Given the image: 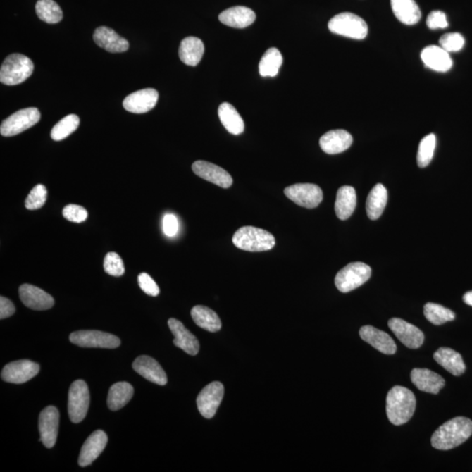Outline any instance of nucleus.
Segmentation results:
<instances>
[{"instance_id": "f257e3e1", "label": "nucleus", "mask_w": 472, "mask_h": 472, "mask_svg": "<svg viewBox=\"0 0 472 472\" xmlns=\"http://www.w3.org/2000/svg\"><path fill=\"white\" fill-rule=\"evenodd\" d=\"M471 435L472 421L466 417H456L442 424L434 432L431 445L437 449H452L464 444Z\"/></svg>"}, {"instance_id": "f03ea898", "label": "nucleus", "mask_w": 472, "mask_h": 472, "mask_svg": "<svg viewBox=\"0 0 472 472\" xmlns=\"http://www.w3.org/2000/svg\"><path fill=\"white\" fill-rule=\"evenodd\" d=\"M386 405L388 420L392 424L400 426L412 418L416 399L409 388L395 386L388 392Z\"/></svg>"}, {"instance_id": "7ed1b4c3", "label": "nucleus", "mask_w": 472, "mask_h": 472, "mask_svg": "<svg viewBox=\"0 0 472 472\" xmlns=\"http://www.w3.org/2000/svg\"><path fill=\"white\" fill-rule=\"evenodd\" d=\"M232 240L238 249L249 252L268 251L275 245V239L270 232L251 226L239 228Z\"/></svg>"}, {"instance_id": "20e7f679", "label": "nucleus", "mask_w": 472, "mask_h": 472, "mask_svg": "<svg viewBox=\"0 0 472 472\" xmlns=\"http://www.w3.org/2000/svg\"><path fill=\"white\" fill-rule=\"evenodd\" d=\"M34 68V63L27 56L20 54H11L0 68V82L8 86L20 85L30 77Z\"/></svg>"}, {"instance_id": "39448f33", "label": "nucleus", "mask_w": 472, "mask_h": 472, "mask_svg": "<svg viewBox=\"0 0 472 472\" xmlns=\"http://www.w3.org/2000/svg\"><path fill=\"white\" fill-rule=\"evenodd\" d=\"M329 30L344 37L363 39L368 34V27L361 17L351 13H342L332 18L328 23Z\"/></svg>"}, {"instance_id": "423d86ee", "label": "nucleus", "mask_w": 472, "mask_h": 472, "mask_svg": "<svg viewBox=\"0 0 472 472\" xmlns=\"http://www.w3.org/2000/svg\"><path fill=\"white\" fill-rule=\"evenodd\" d=\"M372 270L364 263H352L337 272L335 285L340 292L347 293L364 285L371 278Z\"/></svg>"}, {"instance_id": "0eeeda50", "label": "nucleus", "mask_w": 472, "mask_h": 472, "mask_svg": "<svg viewBox=\"0 0 472 472\" xmlns=\"http://www.w3.org/2000/svg\"><path fill=\"white\" fill-rule=\"evenodd\" d=\"M89 391L85 380L73 383L68 392V416L72 423H79L85 418L89 406Z\"/></svg>"}, {"instance_id": "6e6552de", "label": "nucleus", "mask_w": 472, "mask_h": 472, "mask_svg": "<svg viewBox=\"0 0 472 472\" xmlns=\"http://www.w3.org/2000/svg\"><path fill=\"white\" fill-rule=\"evenodd\" d=\"M41 113L37 108H23L9 118L4 120L0 126V133L3 137H13L39 123Z\"/></svg>"}, {"instance_id": "1a4fd4ad", "label": "nucleus", "mask_w": 472, "mask_h": 472, "mask_svg": "<svg viewBox=\"0 0 472 472\" xmlns=\"http://www.w3.org/2000/svg\"><path fill=\"white\" fill-rule=\"evenodd\" d=\"M70 342L81 347L114 349L121 344L117 336L99 330H78L70 334Z\"/></svg>"}, {"instance_id": "9d476101", "label": "nucleus", "mask_w": 472, "mask_h": 472, "mask_svg": "<svg viewBox=\"0 0 472 472\" xmlns=\"http://www.w3.org/2000/svg\"><path fill=\"white\" fill-rule=\"evenodd\" d=\"M285 194L297 205L306 209H315L323 201L321 188L315 184L292 185L285 189Z\"/></svg>"}, {"instance_id": "9b49d317", "label": "nucleus", "mask_w": 472, "mask_h": 472, "mask_svg": "<svg viewBox=\"0 0 472 472\" xmlns=\"http://www.w3.org/2000/svg\"><path fill=\"white\" fill-rule=\"evenodd\" d=\"M223 385L218 381H214L203 388L197 397V406L201 416L206 419H211L216 416L217 409L223 402Z\"/></svg>"}, {"instance_id": "f8f14e48", "label": "nucleus", "mask_w": 472, "mask_h": 472, "mask_svg": "<svg viewBox=\"0 0 472 472\" xmlns=\"http://www.w3.org/2000/svg\"><path fill=\"white\" fill-rule=\"evenodd\" d=\"M60 413L56 406H49L43 409L39 417V430L41 441L46 448L56 445L59 431Z\"/></svg>"}, {"instance_id": "ddd939ff", "label": "nucleus", "mask_w": 472, "mask_h": 472, "mask_svg": "<svg viewBox=\"0 0 472 472\" xmlns=\"http://www.w3.org/2000/svg\"><path fill=\"white\" fill-rule=\"evenodd\" d=\"M39 366L37 363L23 359L9 363L1 372V378L6 383L23 384L38 375Z\"/></svg>"}, {"instance_id": "4468645a", "label": "nucleus", "mask_w": 472, "mask_h": 472, "mask_svg": "<svg viewBox=\"0 0 472 472\" xmlns=\"http://www.w3.org/2000/svg\"><path fill=\"white\" fill-rule=\"evenodd\" d=\"M388 326L397 339L406 347L417 349L422 347L424 342V334L416 326L397 318H391L388 321Z\"/></svg>"}, {"instance_id": "2eb2a0df", "label": "nucleus", "mask_w": 472, "mask_h": 472, "mask_svg": "<svg viewBox=\"0 0 472 472\" xmlns=\"http://www.w3.org/2000/svg\"><path fill=\"white\" fill-rule=\"evenodd\" d=\"M192 169L196 175L218 187L230 188L233 184V179L230 174L226 170L212 163L198 161L192 164Z\"/></svg>"}, {"instance_id": "dca6fc26", "label": "nucleus", "mask_w": 472, "mask_h": 472, "mask_svg": "<svg viewBox=\"0 0 472 472\" xmlns=\"http://www.w3.org/2000/svg\"><path fill=\"white\" fill-rule=\"evenodd\" d=\"M159 100V93L154 89H144L129 94L123 101V106L127 111L135 114H143L156 106Z\"/></svg>"}, {"instance_id": "f3484780", "label": "nucleus", "mask_w": 472, "mask_h": 472, "mask_svg": "<svg viewBox=\"0 0 472 472\" xmlns=\"http://www.w3.org/2000/svg\"><path fill=\"white\" fill-rule=\"evenodd\" d=\"M359 336L380 353L387 355L397 353V344L390 334L383 330L373 328L372 325H365L359 330Z\"/></svg>"}, {"instance_id": "a211bd4d", "label": "nucleus", "mask_w": 472, "mask_h": 472, "mask_svg": "<svg viewBox=\"0 0 472 472\" xmlns=\"http://www.w3.org/2000/svg\"><path fill=\"white\" fill-rule=\"evenodd\" d=\"M19 293L20 300L32 310L46 311L54 306L53 297L39 287L25 283L20 287Z\"/></svg>"}, {"instance_id": "6ab92c4d", "label": "nucleus", "mask_w": 472, "mask_h": 472, "mask_svg": "<svg viewBox=\"0 0 472 472\" xmlns=\"http://www.w3.org/2000/svg\"><path fill=\"white\" fill-rule=\"evenodd\" d=\"M108 437L103 430H97L89 435L83 445L78 459L79 466L86 467L90 466L100 456L106 447Z\"/></svg>"}, {"instance_id": "aec40b11", "label": "nucleus", "mask_w": 472, "mask_h": 472, "mask_svg": "<svg viewBox=\"0 0 472 472\" xmlns=\"http://www.w3.org/2000/svg\"><path fill=\"white\" fill-rule=\"evenodd\" d=\"M133 369L145 379L151 383L165 386L167 383V376L164 369L154 359L149 356L142 355L134 361Z\"/></svg>"}, {"instance_id": "412c9836", "label": "nucleus", "mask_w": 472, "mask_h": 472, "mask_svg": "<svg viewBox=\"0 0 472 472\" xmlns=\"http://www.w3.org/2000/svg\"><path fill=\"white\" fill-rule=\"evenodd\" d=\"M168 325L174 337L173 344L187 354L194 356L199 353V343L197 337L190 330L185 328L180 321L170 318Z\"/></svg>"}, {"instance_id": "4be33fe9", "label": "nucleus", "mask_w": 472, "mask_h": 472, "mask_svg": "<svg viewBox=\"0 0 472 472\" xmlns=\"http://www.w3.org/2000/svg\"><path fill=\"white\" fill-rule=\"evenodd\" d=\"M353 141V137L347 130H333L321 137L319 144L323 151L333 155L347 151L351 147Z\"/></svg>"}, {"instance_id": "5701e85b", "label": "nucleus", "mask_w": 472, "mask_h": 472, "mask_svg": "<svg viewBox=\"0 0 472 472\" xmlns=\"http://www.w3.org/2000/svg\"><path fill=\"white\" fill-rule=\"evenodd\" d=\"M93 39L98 46L110 53H123L129 49V42L110 27L97 28Z\"/></svg>"}, {"instance_id": "b1692460", "label": "nucleus", "mask_w": 472, "mask_h": 472, "mask_svg": "<svg viewBox=\"0 0 472 472\" xmlns=\"http://www.w3.org/2000/svg\"><path fill=\"white\" fill-rule=\"evenodd\" d=\"M411 381L419 390L437 395L445 387L444 378L426 368H415L411 371Z\"/></svg>"}, {"instance_id": "393cba45", "label": "nucleus", "mask_w": 472, "mask_h": 472, "mask_svg": "<svg viewBox=\"0 0 472 472\" xmlns=\"http://www.w3.org/2000/svg\"><path fill=\"white\" fill-rule=\"evenodd\" d=\"M421 58L425 66L437 72H447L452 68L449 53L440 46L431 45L422 51Z\"/></svg>"}, {"instance_id": "a878e982", "label": "nucleus", "mask_w": 472, "mask_h": 472, "mask_svg": "<svg viewBox=\"0 0 472 472\" xmlns=\"http://www.w3.org/2000/svg\"><path fill=\"white\" fill-rule=\"evenodd\" d=\"M256 13L245 6H234L223 11L219 15L221 23L234 28H245L255 23Z\"/></svg>"}, {"instance_id": "bb28decb", "label": "nucleus", "mask_w": 472, "mask_h": 472, "mask_svg": "<svg viewBox=\"0 0 472 472\" xmlns=\"http://www.w3.org/2000/svg\"><path fill=\"white\" fill-rule=\"evenodd\" d=\"M435 361L454 376H461L466 372L462 356L455 350L441 347L434 354Z\"/></svg>"}, {"instance_id": "cd10ccee", "label": "nucleus", "mask_w": 472, "mask_h": 472, "mask_svg": "<svg viewBox=\"0 0 472 472\" xmlns=\"http://www.w3.org/2000/svg\"><path fill=\"white\" fill-rule=\"evenodd\" d=\"M395 16L402 24L412 25L419 23L422 13L415 0H391Z\"/></svg>"}, {"instance_id": "c85d7f7f", "label": "nucleus", "mask_w": 472, "mask_h": 472, "mask_svg": "<svg viewBox=\"0 0 472 472\" xmlns=\"http://www.w3.org/2000/svg\"><path fill=\"white\" fill-rule=\"evenodd\" d=\"M204 51V44L201 39L187 37L180 43L179 56L182 63L195 67L201 63Z\"/></svg>"}, {"instance_id": "c756f323", "label": "nucleus", "mask_w": 472, "mask_h": 472, "mask_svg": "<svg viewBox=\"0 0 472 472\" xmlns=\"http://www.w3.org/2000/svg\"><path fill=\"white\" fill-rule=\"evenodd\" d=\"M357 204L355 189L350 186L341 187L337 192L335 213L339 219L344 221L354 213Z\"/></svg>"}, {"instance_id": "7c9ffc66", "label": "nucleus", "mask_w": 472, "mask_h": 472, "mask_svg": "<svg viewBox=\"0 0 472 472\" xmlns=\"http://www.w3.org/2000/svg\"><path fill=\"white\" fill-rule=\"evenodd\" d=\"M218 115L225 129L233 135H240L244 132V122L233 105L223 103L218 108Z\"/></svg>"}, {"instance_id": "2f4dec72", "label": "nucleus", "mask_w": 472, "mask_h": 472, "mask_svg": "<svg viewBox=\"0 0 472 472\" xmlns=\"http://www.w3.org/2000/svg\"><path fill=\"white\" fill-rule=\"evenodd\" d=\"M387 203V190L383 184H377L366 199V213L370 220H377L383 214Z\"/></svg>"}, {"instance_id": "473e14b6", "label": "nucleus", "mask_w": 472, "mask_h": 472, "mask_svg": "<svg viewBox=\"0 0 472 472\" xmlns=\"http://www.w3.org/2000/svg\"><path fill=\"white\" fill-rule=\"evenodd\" d=\"M191 316L196 325L210 333L219 332L221 329L219 316L209 307L196 306L192 309Z\"/></svg>"}, {"instance_id": "72a5a7b5", "label": "nucleus", "mask_w": 472, "mask_h": 472, "mask_svg": "<svg viewBox=\"0 0 472 472\" xmlns=\"http://www.w3.org/2000/svg\"><path fill=\"white\" fill-rule=\"evenodd\" d=\"M134 388L130 383H118L112 385L108 395V406L112 411L121 409L133 397Z\"/></svg>"}, {"instance_id": "f704fd0d", "label": "nucleus", "mask_w": 472, "mask_h": 472, "mask_svg": "<svg viewBox=\"0 0 472 472\" xmlns=\"http://www.w3.org/2000/svg\"><path fill=\"white\" fill-rule=\"evenodd\" d=\"M283 63L280 51L275 47L268 49L259 63V73L263 77H275Z\"/></svg>"}, {"instance_id": "c9c22d12", "label": "nucleus", "mask_w": 472, "mask_h": 472, "mask_svg": "<svg viewBox=\"0 0 472 472\" xmlns=\"http://www.w3.org/2000/svg\"><path fill=\"white\" fill-rule=\"evenodd\" d=\"M35 10L39 19L47 24L59 23L63 18V11L54 0H39Z\"/></svg>"}, {"instance_id": "e433bc0d", "label": "nucleus", "mask_w": 472, "mask_h": 472, "mask_svg": "<svg viewBox=\"0 0 472 472\" xmlns=\"http://www.w3.org/2000/svg\"><path fill=\"white\" fill-rule=\"evenodd\" d=\"M424 316L428 321L435 325L445 324L456 318L455 313L452 310L434 303L425 304Z\"/></svg>"}, {"instance_id": "4c0bfd02", "label": "nucleus", "mask_w": 472, "mask_h": 472, "mask_svg": "<svg viewBox=\"0 0 472 472\" xmlns=\"http://www.w3.org/2000/svg\"><path fill=\"white\" fill-rule=\"evenodd\" d=\"M80 125L78 116L70 114L61 119L51 130V137L54 141H61L67 137L77 130Z\"/></svg>"}, {"instance_id": "58836bf2", "label": "nucleus", "mask_w": 472, "mask_h": 472, "mask_svg": "<svg viewBox=\"0 0 472 472\" xmlns=\"http://www.w3.org/2000/svg\"><path fill=\"white\" fill-rule=\"evenodd\" d=\"M435 144H437V139L432 133L425 136L420 142L418 152H417V164L421 168L430 165L433 159Z\"/></svg>"}, {"instance_id": "ea45409f", "label": "nucleus", "mask_w": 472, "mask_h": 472, "mask_svg": "<svg viewBox=\"0 0 472 472\" xmlns=\"http://www.w3.org/2000/svg\"><path fill=\"white\" fill-rule=\"evenodd\" d=\"M47 198V190L42 184L32 189L30 194L25 199V206L28 210H37L45 205Z\"/></svg>"}, {"instance_id": "a19ab883", "label": "nucleus", "mask_w": 472, "mask_h": 472, "mask_svg": "<svg viewBox=\"0 0 472 472\" xmlns=\"http://www.w3.org/2000/svg\"><path fill=\"white\" fill-rule=\"evenodd\" d=\"M104 268L105 272L112 277H121L125 271V264L121 257L116 252H110L105 256Z\"/></svg>"}, {"instance_id": "79ce46f5", "label": "nucleus", "mask_w": 472, "mask_h": 472, "mask_svg": "<svg viewBox=\"0 0 472 472\" xmlns=\"http://www.w3.org/2000/svg\"><path fill=\"white\" fill-rule=\"evenodd\" d=\"M464 38L459 32H450L442 35L439 39V44L448 53L459 52L464 46Z\"/></svg>"}, {"instance_id": "37998d69", "label": "nucleus", "mask_w": 472, "mask_h": 472, "mask_svg": "<svg viewBox=\"0 0 472 472\" xmlns=\"http://www.w3.org/2000/svg\"><path fill=\"white\" fill-rule=\"evenodd\" d=\"M65 219L71 223H81L88 218V211L82 206L70 204L65 206L63 210Z\"/></svg>"}, {"instance_id": "c03bdc74", "label": "nucleus", "mask_w": 472, "mask_h": 472, "mask_svg": "<svg viewBox=\"0 0 472 472\" xmlns=\"http://www.w3.org/2000/svg\"><path fill=\"white\" fill-rule=\"evenodd\" d=\"M137 282L141 290L149 296L157 297L161 292L157 283L147 273L139 274Z\"/></svg>"}, {"instance_id": "a18cd8bd", "label": "nucleus", "mask_w": 472, "mask_h": 472, "mask_svg": "<svg viewBox=\"0 0 472 472\" xmlns=\"http://www.w3.org/2000/svg\"><path fill=\"white\" fill-rule=\"evenodd\" d=\"M426 24L431 30L445 29L449 27L447 16L442 11H433L427 18Z\"/></svg>"}, {"instance_id": "49530a36", "label": "nucleus", "mask_w": 472, "mask_h": 472, "mask_svg": "<svg viewBox=\"0 0 472 472\" xmlns=\"http://www.w3.org/2000/svg\"><path fill=\"white\" fill-rule=\"evenodd\" d=\"M163 231L168 237H174L179 231V221L173 213H167L163 219Z\"/></svg>"}, {"instance_id": "de8ad7c7", "label": "nucleus", "mask_w": 472, "mask_h": 472, "mask_svg": "<svg viewBox=\"0 0 472 472\" xmlns=\"http://www.w3.org/2000/svg\"><path fill=\"white\" fill-rule=\"evenodd\" d=\"M15 313V306L12 301L5 297H0V318L5 319Z\"/></svg>"}, {"instance_id": "09e8293b", "label": "nucleus", "mask_w": 472, "mask_h": 472, "mask_svg": "<svg viewBox=\"0 0 472 472\" xmlns=\"http://www.w3.org/2000/svg\"><path fill=\"white\" fill-rule=\"evenodd\" d=\"M463 299L464 303L472 307V290L464 294Z\"/></svg>"}]
</instances>
